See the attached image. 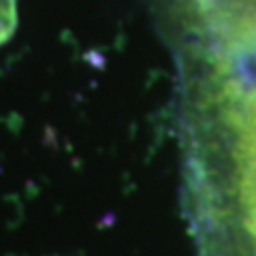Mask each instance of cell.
Listing matches in <instances>:
<instances>
[{"label": "cell", "mask_w": 256, "mask_h": 256, "mask_svg": "<svg viewBox=\"0 0 256 256\" xmlns=\"http://www.w3.org/2000/svg\"><path fill=\"white\" fill-rule=\"evenodd\" d=\"M18 26V0H0V45L11 38Z\"/></svg>", "instance_id": "1"}, {"label": "cell", "mask_w": 256, "mask_h": 256, "mask_svg": "<svg viewBox=\"0 0 256 256\" xmlns=\"http://www.w3.org/2000/svg\"><path fill=\"white\" fill-rule=\"evenodd\" d=\"M244 226L248 230V235L252 237L254 248H256V203L244 207Z\"/></svg>", "instance_id": "2"}]
</instances>
